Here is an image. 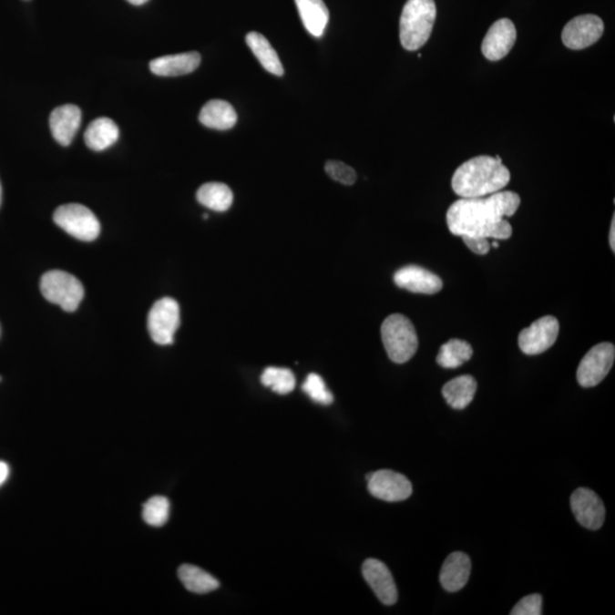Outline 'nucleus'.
Listing matches in <instances>:
<instances>
[{
  "mask_svg": "<svg viewBox=\"0 0 615 615\" xmlns=\"http://www.w3.org/2000/svg\"><path fill=\"white\" fill-rule=\"evenodd\" d=\"M521 204L514 191H497L477 199H460L446 212V223L455 236H481L489 240H508L513 228L505 217H512Z\"/></svg>",
  "mask_w": 615,
  "mask_h": 615,
  "instance_id": "obj_1",
  "label": "nucleus"
},
{
  "mask_svg": "<svg viewBox=\"0 0 615 615\" xmlns=\"http://www.w3.org/2000/svg\"><path fill=\"white\" fill-rule=\"evenodd\" d=\"M510 172L503 159L481 155L468 159L455 171L451 186L462 199L485 198L505 189Z\"/></svg>",
  "mask_w": 615,
  "mask_h": 615,
  "instance_id": "obj_2",
  "label": "nucleus"
},
{
  "mask_svg": "<svg viewBox=\"0 0 615 615\" xmlns=\"http://www.w3.org/2000/svg\"><path fill=\"white\" fill-rule=\"evenodd\" d=\"M436 18L435 0H408L400 17V41L405 50L414 52L430 38Z\"/></svg>",
  "mask_w": 615,
  "mask_h": 615,
  "instance_id": "obj_3",
  "label": "nucleus"
},
{
  "mask_svg": "<svg viewBox=\"0 0 615 615\" xmlns=\"http://www.w3.org/2000/svg\"><path fill=\"white\" fill-rule=\"evenodd\" d=\"M381 335L387 355L395 364H405L414 357L418 349L416 330L410 319L395 313L382 323Z\"/></svg>",
  "mask_w": 615,
  "mask_h": 615,
  "instance_id": "obj_4",
  "label": "nucleus"
},
{
  "mask_svg": "<svg viewBox=\"0 0 615 615\" xmlns=\"http://www.w3.org/2000/svg\"><path fill=\"white\" fill-rule=\"evenodd\" d=\"M40 291L46 300L59 305L67 313L76 312L85 296L81 282L71 273L63 271L46 272L41 277Z\"/></svg>",
  "mask_w": 615,
  "mask_h": 615,
  "instance_id": "obj_5",
  "label": "nucleus"
},
{
  "mask_svg": "<svg viewBox=\"0 0 615 615\" xmlns=\"http://www.w3.org/2000/svg\"><path fill=\"white\" fill-rule=\"evenodd\" d=\"M54 221L68 235L82 241H93L100 232L98 219L81 204L61 205L54 212Z\"/></svg>",
  "mask_w": 615,
  "mask_h": 615,
  "instance_id": "obj_6",
  "label": "nucleus"
},
{
  "mask_svg": "<svg viewBox=\"0 0 615 615\" xmlns=\"http://www.w3.org/2000/svg\"><path fill=\"white\" fill-rule=\"evenodd\" d=\"M180 325V309L176 300L163 298L154 303L149 313V332L155 343L169 345Z\"/></svg>",
  "mask_w": 615,
  "mask_h": 615,
  "instance_id": "obj_7",
  "label": "nucleus"
},
{
  "mask_svg": "<svg viewBox=\"0 0 615 615\" xmlns=\"http://www.w3.org/2000/svg\"><path fill=\"white\" fill-rule=\"evenodd\" d=\"M615 359V348L612 343L604 342L588 351L579 364L577 380L583 387L599 385L612 368Z\"/></svg>",
  "mask_w": 615,
  "mask_h": 615,
  "instance_id": "obj_8",
  "label": "nucleus"
},
{
  "mask_svg": "<svg viewBox=\"0 0 615 615\" xmlns=\"http://www.w3.org/2000/svg\"><path fill=\"white\" fill-rule=\"evenodd\" d=\"M366 478L369 494L377 499L395 503L408 499L413 494V486L408 478L390 469L369 473Z\"/></svg>",
  "mask_w": 615,
  "mask_h": 615,
  "instance_id": "obj_9",
  "label": "nucleus"
},
{
  "mask_svg": "<svg viewBox=\"0 0 615 615\" xmlns=\"http://www.w3.org/2000/svg\"><path fill=\"white\" fill-rule=\"evenodd\" d=\"M559 333V323L558 319L553 316L541 317L519 333V349L528 355L545 353L558 340Z\"/></svg>",
  "mask_w": 615,
  "mask_h": 615,
  "instance_id": "obj_10",
  "label": "nucleus"
},
{
  "mask_svg": "<svg viewBox=\"0 0 615 615\" xmlns=\"http://www.w3.org/2000/svg\"><path fill=\"white\" fill-rule=\"evenodd\" d=\"M604 34V22L592 14L574 17L564 26L562 41L564 46L573 50L589 47Z\"/></svg>",
  "mask_w": 615,
  "mask_h": 615,
  "instance_id": "obj_11",
  "label": "nucleus"
},
{
  "mask_svg": "<svg viewBox=\"0 0 615 615\" xmlns=\"http://www.w3.org/2000/svg\"><path fill=\"white\" fill-rule=\"evenodd\" d=\"M571 508L582 527L589 530H599L603 526L605 507L596 492L587 487H579L571 496Z\"/></svg>",
  "mask_w": 615,
  "mask_h": 615,
  "instance_id": "obj_12",
  "label": "nucleus"
},
{
  "mask_svg": "<svg viewBox=\"0 0 615 615\" xmlns=\"http://www.w3.org/2000/svg\"><path fill=\"white\" fill-rule=\"evenodd\" d=\"M515 41H517V27L508 18H501L487 32L482 41V54L489 61H500L507 56L514 47Z\"/></svg>",
  "mask_w": 615,
  "mask_h": 615,
  "instance_id": "obj_13",
  "label": "nucleus"
},
{
  "mask_svg": "<svg viewBox=\"0 0 615 615\" xmlns=\"http://www.w3.org/2000/svg\"><path fill=\"white\" fill-rule=\"evenodd\" d=\"M363 576L383 604H395L398 600V590L394 577L384 563L375 559L364 560Z\"/></svg>",
  "mask_w": 615,
  "mask_h": 615,
  "instance_id": "obj_14",
  "label": "nucleus"
},
{
  "mask_svg": "<svg viewBox=\"0 0 615 615\" xmlns=\"http://www.w3.org/2000/svg\"><path fill=\"white\" fill-rule=\"evenodd\" d=\"M396 286L414 293L436 294L442 290L444 282L436 273L419 266H405L394 276Z\"/></svg>",
  "mask_w": 615,
  "mask_h": 615,
  "instance_id": "obj_15",
  "label": "nucleus"
},
{
  "mask_svg": "<svg viewBox=\"0 0 615 615\" xmlns=\"http://www.w3.org/2000/svg\"><path fill=\"white\" fill-rule=\"evenodd\" d=\"M81 109L73 104L62 105L49 117V128L58 144L68 146L75 138L81 125Z\"/></svg>",
  "mask_w": 615,
  "mask_h": 615,
  "instance_id": "obj_16",
  "label": "nucleus"
},
{
  "mask_svg": "<svg viewBox=\"0 0 615 615\" xmlns=\"http://www.w3.org/2000/svg\"><path fill=\"white\" fill-rule=\"evenodd\" d=\"M471 559L466 554L460 551L450 554L440 571V582L444 589L449 592L463 589L471 574Z\"/></svg>",
  "mask_w": 615,
  "mask_h": 615,
  "instance_id": "obj_17",
  "label": "nucleus"
},
{
  "mask_svg": "<svg viewBox=\"0 0 615 615\" xmlns=\"http://www.w3.org/2000/svg\"><path fill=\"white\" fill-rule=\"evenodd\" d=\"M200 64V55L190 52L155 58L149 63V68L155 76L179 77L194 72Z\"/></svg>",
  "mask_w": 615,
  "mask_h": 615,
  "instance_id": "obj_18",
  "label": "nucleus"
},
{
  "mask_svg": "<svg viewBox=\"0 0 615 615\" xmlns=\"http://www.w3.org/2000/svg\"><path fill=\"white\" fill-rule=\"evenodd\" d=\"M199 120L211 129L228 130L236 125L237 114L226 100L213 99L200 109Z\"/></svg>",
  "mask_w": 615,
  "mask_h": 615,
  "instance_id": "obj_19",
  "label": "nucleus"
},
{
  "mask_svg": "<svg viewBox=\"0 0 615 615\" xmlns=\"http://www.w3.org/2000/svg\"><path fill=\"white\" fill-rule=\"evenodd\" d=\"M305 30L313 36H322L330 20V12L323 0H295Z\"/></svg>",
  "mask_w": 615,
  "mask_h": 615,
  "instance_id": "obj_20",
  "label": "nucleus"
},
{
  "mask_svg": "<svg viewBox=\"0 0 615 615\" xmlns=\"http://www.w3.org/2000/svg\"><path fill=\"white\" fill-rule=\"evenodd\" d=\"M120 130L117 123L108 118H98L90 123L85 132V143L96 152L111 148L117 143Z\"/></svg>",
  "mask_w": 615,
  "mask_h": 615,
  "instance_id": "obj_21",
  "label": "nucleus"
},
{
  "mask_svg": "<svg viewBox=\"0 0 615 615\" xmlns=\"http://www.w3.org/2000/svg\"><path fill=\"white\" fill-rule=\"evenodd\" d=\"M477 389L476 378L471 375H462L446 383L442 387V395L446 404L454 409H465L472 403Z\"/></svg>",
  "mask_w": 615,
  "mask_h": 615,
  "instance_id": "obj_22",
  "label": "nucleus"
},
{
  "mask_svg": "<svg viewBox=\"0 0 615 615\" xmlns=\"http://www.w3.org/2000/svg\"><path fill=\"white\" fill-rule=\"evenodd\" d=\"M246 44H248L254 56L258 58L260 64L268 72L277 77L284 75V67H282L281 59L266 36L259 34V32H249L248 36H246Z\"/></svg>",
  "mask_w": 615,
  "mask_h": 615,
  "instance_id": "obj_23",
  "label": "nucleus"
},
{
  "mask_svg": "<svg viewBox=\"0 0 615 615\" xmlns=\"http://www.w3.org/2000/svg\"><path fill=\"white\" fill-rule=\"evenodd\" d=\"M196 199L205 208L217 212H225L231 207L234 195L230 187L222 182H208L200 187Z\"/></svg>",
  "mask_w": 615,
  "mask_h": 615,
  "instance_id": "obj_24",
  "label": "nucleus"
},
{
  "mask_svg": "<svg viewBox=\"0 0 615 615\" xmlns=\"http://www.w3.org/2000/svg\"><path fill=\"white\" fill-rule=\"evenodd\" d=\"M178 577L186 589L195 594H208L219 588V581L216 578L195 565H181L178 569Z\"/></svg>",
  "mask_w": 615,
  "mask_h": 615,
  "instance_id": "obj_25",
  "label": "nucleus"
},
{
  "mask_svg": "<svg viewBox=\"0 0 615 615\" xmlns=\"http://www.w3.org/2000/svg\"><path fill=\"white\" fill-rule=\"evenodd\" d=\"M473 349L466 341L453 339L441 346L436 363L441 367L454 369L462 366L472 358Z\"/></svg>",
  "mask_w": 615,
  "mask_h": 615,
  "instance_id": "obj_26",
  "label": "nucleus"
},
{
  "mask_svg": "<svg viewBox=\"0 0 615 615\" xmlns=\"http://www.w3.org/2000/svg\"><path fill=\"white\" fill-rule=\"evenodd\" d=\"M261 383L278 395H289L294 390L295 376L290 369L268 367L262 373Z\"/></svg>",
  "mask_w": 615,
  "mask_h": 615,
  "instance_id": "obj_27",
  "label": "nucleus"
},
{
  "mask_svg": "<svg viewBox=\"0 0 615 615\" xmlns=\"http://www.w3.org/2000/svg\"><path fill=\"white\" fill-rule=\"evenodd\" d=\"M169 515H170V501L166 497L155 496L146 501L143 518L149 526L163 527L168 522Z\"/></svg>",
  "mask_w": 615,
  "mask_h": 615,
  "instance_id": "obj_28",
  "label": "nucleus"
},
{
  "mask_svg": "<svg viewBox=\"0 0 615 615\" xmlns=\"http://www.w3.org/2000/svg\"><path fill=\"white\" fill-rule=\"evenodd\" d=\"M302 390L317 404L331 405L334 400V396L327 389L325 382L318 374H309L307 380L303 383Z\"/></svg>",
  "mask_w": 615,
  "mask_h": 615,
  "instance_id": "obj_29",
  "label": "nucleus"
},
{
  "mask_svg": "<svg viewBox=\"0 0 615 615\" xmlns=\"http://www.w3.org/2000/svg\"><path fill=\"white\" fill-rule=\"evenodd\" d=\"M325 170L332 179L343 185H354L357 180V173H355L354 169L343 162L328 161L325 164Z\"/></svg>",
  "mask_w": 615,
  "mask_h": 615,
  "instance_id": "obj_30",
  "label": "nucleus"
},
{
  "mask_svg": "<svg viewBox=\"0 0 615 615\" xmlns=\"http://www.w3.org/2000/svg\"><path fill=\"white\" fill-rule=\"evenodd\" d=\"M542 597L539 594H532L524 597L514 606L512 615H541Z\"/></svg>",
  "mask_w": 615,
  "mask_h": 615,
  "instance_id": "obj_31",
  "label": "nucleus"
},
{
  "mask_svg": "<svg viewBox=\"0 0 615 615\" xmlns=\"http://www.w3.org/2000/svg\"><path fill=\"white\" fill-rule=\"evenodd\" d=\"M462 239L465 245L476 254L486 255L491 249L490 241L486 237L463 236Z\"/></svg>",
  "mask_w": 615,
  "mask_h": 615,
  "instance_id": "obj_32",
  "label": "nucleus"
},
{
  "mask_svg": "<svg viewBox=\"0 0 615 615\" xmlns=\"http://www.w3.org/2000/svg\"><path fill=\"white\" fill-rule=\"evenodd\" d=\"M8 477H9L8 465L6 463L0 462V487H2L4 483L7 481Z\"/></svg>",
  "mask_w": 615,
  "mask_h": 615,
  "instance_id": "obj_33",
  "label": "nucleus"
},
{
  "mask_svg": "<svg viewBox=\"0 0 615 615\" xmlns=\"http://www.w3.org/2000/svg\"><path fill=\"white\" fill-rule=\"evenodd\" d=\"M610 248H612V251L614 252V251H615V218L614 217L612 219V225H610Z\"/></svg>",
  "mask_w": 615,
  "mask_h": 615,
  "instance_id": "obj_34",
  "label": "nucleus"
},
{
  "mask_svg": "<svg viewBox=\"0 0 615 615\" xmlns=\"http://www.w3.org/2000/svg\"><path fill=\"white\" fill-rule=\"evenodd\" d=\"M132 5H136V6H139V5H143L145 3H148L149 0H128Z\"/></svg>",
  "mask_w": 615,
  "mask_h": 615,
  "instance_id": "obj_35",
  "label": "nucleus"
},
{
  "mask_svg": "<svg viewBox=\"0 0 615 615\" xmlns=\"http://www.w3.org/2000/svg\"><path fill=\"white\" fill-rule=\"evenodd\" d=\"M492 248L498 249L499 248L498 241H497L496 240L492 241Z\"/></svg>",
  "mask_w": 615,
  "mask_h": 615,
  "instance_id": "obj_36",
  "label": "nucleus"
},
{
  "mask_svg": "<svg viewBox=\"0 0 615 615\" xmlns=\"http://www.w3.org/2000/svg\"><path fill=\"white\" fill-rule=\"evenodd\" d=\"M2 199H3V190H2V184H0V204H2Z\"/></svg>",
  "mask_w": 615,
  "mask_h": 615,
  "instance_id": "obj_37",
  "label": "nucleus"
}]
</instances>
